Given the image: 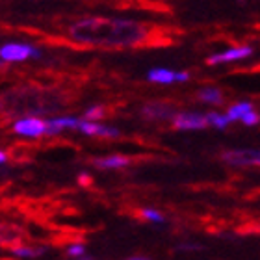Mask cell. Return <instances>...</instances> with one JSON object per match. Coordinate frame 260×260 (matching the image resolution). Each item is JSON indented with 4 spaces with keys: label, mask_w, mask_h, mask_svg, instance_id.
Returning a JSON list of instances; mask_svg holds the SVG:
<instances>
[{
    "label": "cell",
    "mask_w": 260,
    "mask_h": 260,
    "mask_svg": "<svg viewBox=\"0 0 260 260\" xmlns=\"http://www.w3.org/2000/svg\"><path fill=\"white\" fill-rule=\"evenodd\" d=\"M253 56V49L249 45H236V47H229L227 50L216 52V54L208 56L206 63L208 65H223V63H234V61L247 60Z\"/></svg>",
    "instance_id": "obj_5"
},
{
    "label": "cell",
    "mask_w": 260,
    "mask_h": 260,
    "mask_svg": "<svg viewBox=\"0 0 260 260\" xmlns=\"http://www.w3.org/2000/svg\"><path fill=\"white\" fill-rule=\"evenodd\" d=\"M6 162H8V152H6L4 149H0V166Z\"/></svg>",
    "instance_id": "obj_22"
},
{
    "label": "cell",
    "mask_w": 260,
    "mask_h": 260,
    "mask_svg": "<svg viewBox=\"0 0 260 260\" xmlns=\"http://www.w3.org/2000/svg\"><path fill=\"white\" fill-rule=\"evenodd\" d=\"M223 162H227L233 168H249L260 166V149H233L223 152Z\"/></svg>",
    "instance_id": "obj_4"
},
{
    "label": "cell",
    "mask_w": 260,
    "mask_h": 260,
    "mask_svg": "<svg viewBox=\"0 0 260 260\" xmlns=\"http://www.w3.org/2000/svg\"><path fill=\"white\" fill-rule=\"evenodd\" d=\"M41 58V50L32 43H6L0 47V60L8 63H21Z\"/></svg>",
    "instance_id": "obj_2"
},
{
    "label": "cell",
    "mask_w": 260,
    "mask_h": 260,
    "mask_svg": "<svg viewBox=\"0 0 260 260\" xmlns=\"http://www.w3.org/2000/svg\"><path fill=\"white\" fill-rule=\"evenodd\" d=\"M69 36L76 43L93 47H136L145 41L149 28L125 19L87 17L71 26Z\"/></svg>",
    "instance_id": "obj_1"
},
{
    "label": "cell",
    "mask_w": 260,
    "mask_h": 260,
    "mask_svg": "<svg viewBox=\"0 0 260 260\" xmlns=\"http://www.w3.org/2000/svg\"><path fill=\"white\" fill-rule=\"evenodd\" d=\"M95 166L101 169H121L126 168L130 164V158L125 154H110V156H103V158H95Z\"/></svg>",
    "instance_id": "obj_10"
},
{
    "label": "cell",
    "mask_w": 260,
    "mask_h": 260,
    "mask_svg": "<svg viewBox=\"0 0 260 260\" xmlns=\"http://www.w3.org/2000/svg\"><path fill=\"white\" fill-rule=\"evenodd\" d=\"M106 115V110L101 106V104H95V106H89V108L86 110V114H84V117L89 121H101Z\"/></svg>",
    "instance_id": "obj_16"
},
{
    "label": "cell",
    "mask_w": 260,
    "mask_h": 260,
    "mask_svg": "<svg viewBox=\"0 0 260 260\" xmlns=\"http://www.w3.org/2000/svg\"><path fill=\"white\" fill-rule=\"evenodd\" d=\"M13 132L17 136H22V138H32V140H38L41 136H47V119L43 117H38V115H22L11 125Z\"/></svg>",
    "instance_id": "obj_3"
},
{
    "label": "cell",
    "mask_w": 260,
    "mask_h": 260,
    "mask_svg": "<svg viewBox=\"0 0 260 260\" xmlns=\"http://www.w3.org/2000/svg\"><path fill=\"white\" fill-rule=\"evenodd\" d=\"M43 253V249H32V247H15L13 249V255L19 256V258H34V256H39Z\"/></svg>",
    "instance_id": "obj_17"
},
{
    "label": "cell",
    "mask_w": 260,
    "mask_h": 260,
    "mask_svg": "<svg viewBox=\"0 0 260 260\" xmlns=\"http://www.w3.org/2000/svg\"><path fill=\"white\" fill-rule=\"evenodd\" d=\"M67 255L73 256V258H80V256L86 255V245L84 244H73L67 247Z\"/></svg>",
    "instance_id": "obj_20"
},
{
    "label": "cell",
    "mask_w": 260,
    "mask_h": 260,
    "mask_svg": "<svg viewBox=\"0 0 260 260\" xmlns=\"http://www.w3.org/2000/svg\"><path fill=\"white\" fill-rule=\"evenodd\" d=\"M206 121H208V126H214L217 130H225L233 123L231 117L227 115V112L225 114H221V112H208L206 114Z\"/></svg>",
    "instance_id": "obj_15"
},
{
    "label": "cell",
    "mask_w": 260,
    "mask_h": 260,
    "mask_svg": "<svg viewBox=\"0 0 260 260\" xmlns=\"http://www.w3.org/2000/svg\"><path fill=\"white\" fill-rule=\"evenodd\" d=\"M240 123H244L245 126H255L260 123V114L256 112V110H251V112H247V114L242 117V121Z\"/></svg>",
    "instance_id": "obj_19"
},
{
    "label": "cell",
    "mask_w": 260,
    "mask_h": 260,
    "mask_svg": "<svg viewBox=\"0 0 260 260\" xmlns=\"http://www.w3.org/2000/svg\"><path fill=\"white\" fill-rule=\"evenodd\" d=\"M80 119H76L73 115H58V117H49L47 119V136H58L63 130L76 128Z\"/></svg>",
    "instance_id": "obj_9"
},
{
    "label": "cell",
    "mask_w": 260,
    "mask_h": 260,
    "mask_svg": "<svg viewBox=\"0 0 260 260\" xmlns=\"http://www.w3.org/2000/svg\"><path fill=\"white\" fill-rule=\"evenodd\" d=\"M197 99H199L201 103L210 104V106H219V104L225 103V97H223L221 89H219V87H214V86L201 87L199 93H197Z\"/></svg>",
    "instance_id": "obj_11"
},
{
    "label": "cell",
    "mask_w": 260,
    "mask_h": 260,
    "mask_svg": "<svg viewBox=\"0 0 260 260\" xmlns=\"http://www.w3.org/2000/svg\"><path fill=\"white\" fill-rule=\"evenodd\" d=\"M173 126L179 130H203L208 126L206 114L199 112H179L173 115Z\"/></svg>",
    "instance_id": "obj_7"
},
{
    "label": "cell",
    "mask_w": 260,
    "mask_h": 260,
    "mask_svg": "<svg viewBox=\"0 0 260 260\" xmlns=\"http://www.w3.org/2000/svg\"><path fill=\"white\" fill-rule=\"evenodd\" d=\"M21 238V231L10 223H2L0 221V245H8L13 244Z\"/></svg>",
    "instance_id": "obj_14"
},
{
    "label": "cell",
    "mask_w": 260,
    "mask_h": 260,
    "mask_svg": "<svg viewBox=\"0 0 260 260\" xmlns=\"http://www.w3.org/2000/svg\"><path fill=\"white\" fill-rule=\"evenodd\" d=\"M147 78L154 84H162V86H169V84H180V82L190 80V73L186 71H171L166 67H156L147 73Z\"/></svg>",
    "instance_id": "obj_6"
},
{
    "label": "cell",
    "mask_w": 260,
    "mask_h": 260,
    "mask_svg": "<svg viewBox=\"0 0 260 260\" xmlns=\"http://www.w3.org/2000/svg\"><path fill=\"white\" fill-rule=\"evenodd\" d=\"M76 130H80L82 134L93 136V138H119V128L110 125H103V123H97V121H89V119H80Z\"/></svg>",
    "instance_id": "obj_8"
},
{
    "label": "cell",
    "mask_w": 260,
    "mask_h": 260,
    "mask_svg": "<svg viewBox=\"0 0 260 260\" xmlns=\"http://www.w3.org/2000/svg\"><path fill=\"white\" fill-rule=\"evenodd\" d=\"M143 114L147 115V117H151V119H166V117H171L173 119L175 112L171 108H169L168 104H147L145 108H143Z\"/></svg>",
    "instance_id": "obj_12"
},
{
    "label": "cell",
    "mask_w": 260,
    "mask_h": 260,
    "mask_svg": "<svg viewBox=\"0 0 260 260\" xmlns=\"http://www.w3.org/2000/svg\"><path fill=\"white\" fill-rule=\"evenodd\" d=\"M78 180H80V184H82V186H86V184H89V180H91V177H89V175H86V173H82L80 177H78Z\"/></svg>",
    "instance_id": "obj_21"
},
{
    "label": "cell",
    "mask_w": 260,
    "mask_h": 260,
    "mask_svg": "<svg viewBox=\"0 0 260 260\" xmlns=\"http://www.w3.org/2000/svg\"><path fill=\"white\" fill-rule=\"evenodd\" d=\"M141 216L145 217V219H149V221H152V223H164L166 221L164 214H160V212L154 210V208H143V210H141Z\"/></svg>",
    "instance_id": "obj_18"
},
{
    "label": "cell",
    "mask_w": 260,
    "mask_h": 260,
    "mask_svg": "<svg viewBox=\"0 0 260 260\" xmlns=\"http://www.w3.org/2000/svg\"><path fill=\"white\" fill-rule=\"evenodd\" d=\"M251 110H255V104L249 103V101H240V103H234L233 106H229L227 115L231 117L233 123H236V121L240 123L242 117H244L247 112H251Z\"/></svg>",
    "instance_id": "obj_13"
}]
</instances>
